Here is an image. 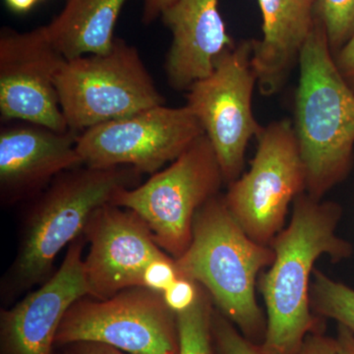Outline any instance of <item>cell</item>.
<instances>
[{
  "mask_svg": "<svg viewBox=\"0 0 354 354\" xmlns=\"http://www.w3.org/2000/svg\"><path fill=\"white\" fill-rule=\"evenodd\" d=\"M212 335L216 354H265L260 344L244 337L241 330L216 308L212 315Z\"/></svg>",
  "mask_w": 354,
  "mask_h": 354,
  "instance_id": "21",
  "label": "cell"
},
{
  "mask_svg": "<svg viewBox=\"0 0 354 354\" xmlns=\"http://www.w3.org/2000/svg\"><path fill=\"white\" fill-rule=\"evenodd\" d=\"M66 58L55 48L46 26L0 32V113L4 121H23L68 131L57 88Z\"/></svg>",
  "mask_w": 354,
  "mask_h": 354,
  "instance_id": "11",
  "label": "cell"
},
{
  "mask_svg": "<svg viewBox=\"0 0 354 354\" xmlns=\"http://www.w3.org/2000/svg\"><path fill=\"white\" fill-rule=\"evenodd\" d=\"M97 342L129 354H179L177 314L162 293L135 286L104 300L84 297L65 314L55 346Z\"/></svg>",
  "mask_w": 354,
  "mask_h": 354,
  "instance_id": "8",
  "label": "cell"
},
{
  "mask_svg": "<svg viewBox=\"0 0 354 354\" xmlns=\"http://www.w3.org/2000/svg\"><path fill=\"white\" fill-rule=\"evenodd\" d=\"M6 6L16 13H26L31 10L39 0H4Z\"/></svg>",
  "mask_w": 354,
  "mask_h": 354,
  "instance_id": "29",
  "label": "cell"
},
{
  "mask_svg": "<svg viewBox=\"0 0 354 354\" xmlns=\"http://www.w3.org/2000/svg\"><path fill=\"white\" fill-rule=\"evenodd\" d=\"M274 259L272 247L251 239L218 194L198 209L189 246L176 264L179 276L201 286L215 308L261 346L267 319L256 299V283Z\"/></svg>",
  "mask_w": 354,
  "mask_h": 354,
  "instance_id": "4",
  "label": "cell"
},
{
  "mask_svg": "<svg viewBox=\"0 0 354 354\" xmlns=\"http://www.w3.org/2000/svg\"><path fill=\"white\" fill-rule=\"evenodd\" d=\"M83 234L90 243L84 259L88 297L94 299L143 286L146 268L167 255L138 215L111 203L95 212Z\"/></svg>",
  "mask_w": 354,
  "mask_h": 354,
  "instance_id": "12",
  "label": "cell"
},
{
  "mask_svg": "<svg viewBox=\"0 0 354 354\" xmlns=\"http://www.w3.org/2000/svg\"><path fill=\"white\" fill-rule=\"evenodd\" d=\"M79 133L18 121L0 130V199L3 206L32 200L62 172L83 165Z\"/></svg>",
  "mask_w": 354,
  "mask_h": 354,
  "instance_id": "14",
  "label": "cell"
},
{
  "mask_svg": "<svg viewBox=\"0 0 354 354\" xmlns=\"http://www.w3.org/2000/svg\"><path fill=\"white\" fill-rule=\"evenodd\" d=\"M312 310L322 318L332 319L354 333V288L314 270L310 288Z\"/></svg>",
  "mask_w": 354,
  "mask_h": 354,
  "instance_id": "19",
  "label": "cell"
},
{
  "mask_svg": "<svg viewBox=\"0 0 354 354\" xmlns=\"http://www.w3.org/2000/svg\"><path fill=\"white\" fill-rule=\"evenodd\" d=\"M200 286L189 279L179 277L167 290L162 293L165 304L178 314L190 308L199 295Z\"/></svg>",
  "mask_w": 354,
  "mask_h": 354,
  "instance_id": "23",
  "label": "cell"
},
{
  "mask_svg": "<svg viewBox=\"0 0 354 354\" xmlns=\"http://www.w3.org/2000/svg\"><path fill=\"white\" fill-rule=\"evenodd\" d=\"M84 234L70 243L59 269L36 290L0 312V354H58L55 339L65 314L88 297Z\"/></svg>",
  "mask_w": 354,
  "mask_h": 354,
  "instance_id": "13",
  "label": "cell"
},
{
  "mask_svg": "<svg viewBox=\"0 0 354 354\" xmlns=\"http://www.w3.org/2000/svg\"><path fill=\"white\" fill-rule=\"evenodd\" d=\"M141 176L130 167L81 165L62 172L32 198L17 255L2 281L4 297H18L48 281L58 253L84 234L95 212L111 203L118 191L138 185Z\"/></svg>",
  "mask_w": 354,
  "mask_h": 354,
  "instance_id": "3",
  "label": "cell"
},
{
  "mask_svg": "<svg viewBox=\"0 0 354 354\" xmlns=\"http://www.w3.org/2000/svg\"><path fill=\"white\" fill-rule=\"evenodd\" d=\"M342 216L337 203L306 192L293 202L290 223L270 245L274 262L260 281L267 312L260 346L265 354H298L307 335L319 330L310 299L314 265L322 256L339 262L353 253V244L337 234Z\"/></svg>",
  "mask_w": 354,
  "mask_h": 354,
  "instance_id": "1",
  "label": "cell"
},
{
  "mask_svg": "<svg viewBox=\"0 0 354 354\" xmlns=\"http://www.w3.org/2000/svg\"><path fill=\"white\" fill-rule=\"evenodd\" d=\"M223 183L215 150L203 134L145 183L116 192L111 204L138 215L158 246L176 260L189 246L198 209L220 194Z\"/></svg>",
  "mask_w": 354,
  "mask_h": 354,
  "instance_id": "6",
  "label": "cell"
},
{
  "mask_svg": "<svg viewBox=\"0 0 354 354\" xmlns=\"http://www.w3.org/2000/svg\"><path fill=\"white\" fill-rule=\"evenodd\" d=\"M334 58L342 76L354 90V34L334 55Z\"/></svg>",
  "mask_w": 354,
  "mask_h": 354,
  "instance_id": "25",
  "label": "cell"
},
{
  "mask_svg": "<svg viewBox=\"0 0 354 354\" xmlns=\"http://www.w3.org/2000/svg\"><path fill=\"white\" fill-rule=\"evenodd\" d=\"M203 134L201 124L187 106L160 104L88 128L79 135L77 151L87 167H130L153 176Z\"/></svg>",
  "mask_w": 354,
  "mask_h": 354,
  "instance_id": "10",
  "label": "cell"
},
{
  "mask_svg": "<svg viewBox=\"0 0 354 354\" xmlns=\"http://www.w3.org/2000/svg\"><path fill=\"white\" fill-rule=\"evenodd\" d=\"M254 39H242L218 58L213 72L190 86L186 106L215 150L225 183L241 176L247 146L263 127L253 114L257 78L251 65Z\"/></svg>",
  "mask_w": 354,
  "mask_h": 354,
  "instance_id": "9",
  "label": "cell"
},
{
  "mask_svg": "<svg viewBox=\"0 0 354 354\" xmlns=\"http://www.w3.org/2000/svg\"><path fill=\"white\" fill-rule=\"evenodd\" d=\"M316 14L335 55L354 34V0H318Z\"/></svg>",
  "mask_w": 354,
  "mask_h": 354,
  "instance_id": "20",
  "label": "cell"
},
{
  "mask_svg": "<svg viewBox=\"0 0 354 354\" xmlns=\"http://www.w3.org/2000/svg\"><path fill=\"white\" fill-rule=\"evenodd\" d=\"M127 0H64L62 10L46 25L66 59L108 53Z\"/></svg>",
  "mask_w": 354,
  "mask_h": 354,
  "instance_id": "17",
  "label": "cell"
},
{
  "mask_svg": "<svg viewBox=\"0 0 354 354\" xmlns=\"http://www.w3.org/2000/svg\"><path fill=\"white\" fill-rule=\"evenodd\" d=\"M162 17L172 41L165 58L167 82L176 91L209 76L218 58L235 46L218 9V0H176Z\"/></svg>",
  "mask_w": 354,
  "mask_h": 354,
  "instance_id": "15",
  "label": "cell"
},
{
  "mask_svg": "<svg viewBox=\"0 0 354 354\" xmlns=\"http://www.w3.org/2000/svg\"><path fill=\"white\" fill-rule=\"evenodd\" d=\"M176 0H144L142 21L148 25L162 15L165 10L174 6Z\"/></svg>",
  "mask_w": 354,
  "mask_h": 354,
  "instance_id": "27",
  "label": "cell"
},
{
  "mask_svg": "<svg viewBox=\"0 0 354 354\" xmlns=\"http://www.w3.org/2000/svg\"><path fill=\"white\" fill-rule=\"evenodd\" d=\"M57 88L67 127L79 134L165 104L138 50L116 37L108 53L65 60Z\"/></svg>",
  "mask_w": 354,
  "mask_h": 354,
  "instance_id": "5",
  "label": "cell"
},
{
  "mask_svg": "<svg viewBox=\"0 0 354 354\" xmlns=\"http://www.w3.org/2000/svg\"><path fill=\"white\" fill-rule=\"evenodd\" d=\"M213 300L200 286L195 304L177 314L179 354H216L212 335Z\"/></svg>",
  "mask_w": 354,
  "mask_h": 354,
  "instance_id": "18",
  "label": "cell"
},
{
  "mask_svg": "<svg viewBox=\"0 0 354 354\" xmlns=\"http://www.w3.org/2000/svg\"><path fill=\"white\" fill-rule=\"evenodd\" d=\"M298 354H337L335 339L315 330L307 335Z\"/></svg>",
  "mask_w": 354,
  "mask_h": 354,
  "instance_id": "24",
  "label": "cell"
},
{
  "mask_svg": "<svg viewBox=\"0 0 354 354\" xmlns=\"http://www.w3.org/2000/svg\"><path fill=\"white\" fill-rule=\"evenodd\" d=\"M62 354H129L109 344L97 342H76L59 349Z\"/></svg>",
  "mask_w": 354,
  "mask_h": 354,
  "instance_id": "26",
  "label": "cell"
},
{
  "mask_svg": "<svg viewBox=\"0 0 354 354\" xmlns=\"http://www.w3.org/2000/svg\"><path fill=\"white\" fill-rule=\"evenodd\" d=\"M335 342L337 354H354V333L346 326L337 324Z\"/></svg>",
  "mask_w": 354,
  "mask_h": 354,
  "instance_id": "28",
  "label": "cell"
},
{
  "mask_svg": "<svg viewBox=\"0 0 354 354\" xmlns=\"http://www.w3.org/2000/svg\"><path fill=\"white\" fill-rule=\"evenodd\" d=\"M250 169L228 185L225 205L246 234L271 245L283 230L290 205L306 192V174L292 121H274L257 136Z\"/></svg>",
  "mask_w": 354,
  "mask_h": 354,
  "instance_id": "7",
  "label": "cell"
},
{
  "mask_svg": "<svg viewBox=\"0 0 354 354\" xmlns=\"http://www.w3.org/2000/svg\"><path fill=\"white\" fill-rule=\"evenodd\" d=\"M176 260L169 255L153 261L146 268L143 277L144 288L164 293L179 278Z\"/></svg>",
  "mask_w": 354,
  "mask_h": 354,
  "instance_id": "22",
  "label": "cell"
},
{
  "mask_svg": "<svg viewBox=\"0 0 354 354\" xmlns=\"http://www.w3.org/2000/svg\"><path fill=\"white\" fill-rule=\"evenodd\" d=\"M262 13L260 39H254L251 65L261 95L283 90L313 29L318 0H258Z\"/></svg>",
  "mask_w": 354,
  "mask_h": 354,
  "instance_id": "16",
  "label": "cell"
},
{
  "mask_svg": "<svg viewBox=\"0 0 354 354\" xmlns=\"http://www.w3.org/2000/svg\"><path fill=\"white\" fill-rule=\"evenodd\" d=\"M298 66L292 127L306 174V193L322 200L353 169L354 90L337 69L318 17Z\"/></svg>",
  "mask_w": 354,
  "mask_h": 354,
  "instance_id": "2",
  "label": "cell"
}]
</instances>
